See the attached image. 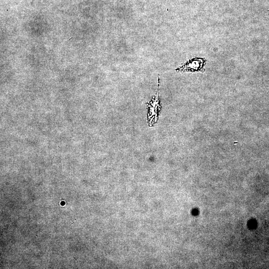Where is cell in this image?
<instances>
[{
	"label": "cell",
	"instance_id": "1",
	"mask_svg": "<svg viewBox=\"0 0 269 269\" xmlns=\"http://www.w3.org/2000/svg\"><path fill=\"white\" fill-rule=\"evenodd\" d=\"M159 78L158 77L156 94L153 97L152 100L147 103L148 108L147 116V123L150 127L152 126L157 122L158 113L161 109L159 101Z\"/></svg>",
	"mask_w": 269,
	"mask_h": 269
},
{
	"label": "cell",
	"instance_id": "2",
	"mask_svg": "<svg viewBox=\"0 0 269 269\" xmlns=\"http://www.w3.org/2000/svg\"><path fill=\"white\" fill-rule=\"evenodd\" d=\"M203 63L202 59H195L185 63L177 69L178 71H196L200 69Z\"/></svg>",
	"mask_w": 269,
	"mask_h": 269
}]
</instances>
